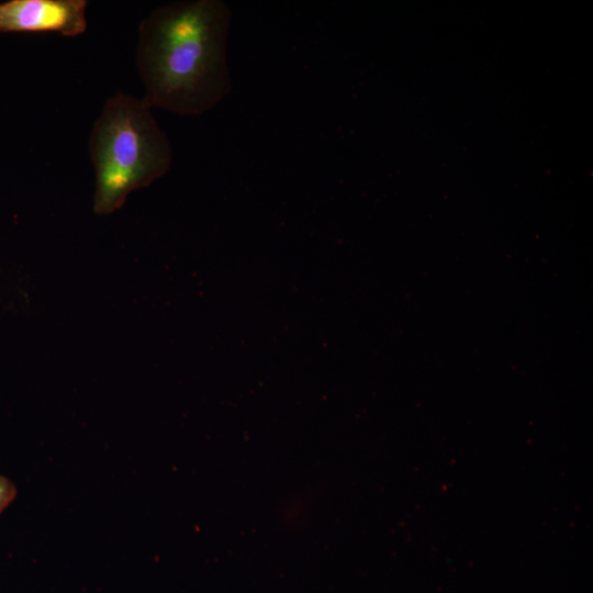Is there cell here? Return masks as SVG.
I'll use <instances>...</instances> for the list:
<instances>
[{
  "mask_svg": "<svg viewBox=\"0 0 593 593\" xmlns=\"http://www.w3.org/2000/svg\"><path fill=\"white\" fill-rule=\"evenodd\" d=\"M232 16L222 0H194L157 7L141 21L136 68L152 108L200 115L231 92Z\"/></svg>",
  "mask_w": 593,
  "mask_h": 593,
  "instance_id": "cell-1",
  "label": "cell"
},
{
  "mask_svg": "<svg viewBox=\"0 0 593 593\" xmlns=\"http://www.w3.org/2000/svg\"><path fill=\"white\" fill-rule=\"evenodd\" d=\"M152 109L144 99L120 91L105 101L94 121L89 154L96 176V214H112L131 192L169 171L172 147Z\"/></svg>",
  "mask_w": 593,
  "mask_h": 593,
  "instance_id": "cell-2",
  "label": "cell"
},
{
  "mask_svg": "<svg viewBox=\"0 0 593 593\" xmlns=\"http://www.w3.org/2000/svg\"><path fill=\"white\" fill-rule=\"evenodd\" d=\"M86 0H7L0 2L1 33H55L76 37L87 30Z\"/></svg>",
  "mask_w": 593,
  "mask_h": 593,
  "instance_id": "cell-3",
  "label": "cell"
},
{
  "mask_svg": "<svg viewBox=\"0 0 593 593\" xmlns=\"http://www.w3.org/2000/svg\"><path fill=\"white\" fill-rule=\"evenodd\" d=\"M16 492L14 483L0 475V513L15 499Z\"/></svg>",
  "mask_w": 593,
  "mask_h": 593,
  "instance_id": "cell-4",
  "label": "cell"
}]
</instances>
